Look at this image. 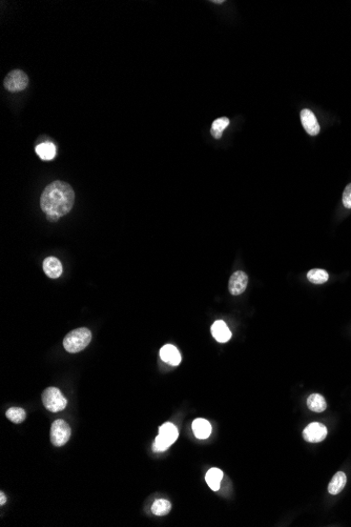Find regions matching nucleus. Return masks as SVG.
<instances>
[{
	"label": "nucleus",
	"instance_id": "1",
	"mask_svg": "<svg viewBox=\"0 0 351 527\" xmlns=\"http://www.w3.org/2000/svg\"><path fill=\"white\" fill-rule=\"evenodd\" d=\"M75 202V191L68 183L56 180L49 183L40 197L41 209L46 215L63 217L71 212Z\"/></svg>",
	"mask_w": 351,
	"mask_h": 527
},
{
	"label": "nucleus",
	"instance_id": "2",
	"mask_svg": "<svg viewBox=\"0 0 351 527\" xmlns=\"http://www.w3.org/2000/svg\"><path fill=\"white\" fill-rule=\"evenodd\" d=\"M92 332L89 328L80 327L69 331L63 339V346L68 353H79L91 343Z\"/></svg>",
	"mask_w": 351,
	"mask_h": 527
},
{
	"label": "nucleus",
	"instance_id": "3",
	"mask_svg": "<svg viewBox=\"0 0 351 527\" xmlns=\"http://www.w3.org/2000/svg\"><path fill=\"white\" fill-rule=\"evenodd\" d=\"M179 436L178 428L176 427L172 423H164L159 428V435L157 436L155 443H154V450L155 451H164L166 450L171 444L174 443L177 440Z\"/></svg>",
	"mask_w": 351,
	"mask_h": 527
},
{
	"label": "nucleus",
	"instance_id": "4",
	"mask_svg": "<svg viewBox=\"0 0 351 527\" xmlns=\"http://www.w3.org/2000/svg\"><path fill=\"white\" fill-rule=\"evenodd\" d=\"M42 403L47 411L58 413L66 408L67 400L58 389L47 388L42 393Z\"/></svg>",
	"mask_w": 351,
	"mask_h": 527
},
{
	"label": "nucleus",
	"instance_id": "5",
	"mask_svg": "<svg viewBox=\"0 0 351 527\" xmlns=\"http://www.w3.org/2000/svg\"><path fill=\"white\" fill-rule=\"evenodd\" d=\"M71 427L65 422L64 420H56L53 422L51 427V441L57 447L63 446L67 443V441L71 438Z\"/></svg>",
	"mask_w": 351,
	"mask_h": 527
},
{
	"label": "nucleus",
	"instance_id": "6",
	"mask_svg": "<svg viewBox=\"0 0 351 527\" xmlns=\"http://www.w3.org/2000/svg\"><path fill=\"white\" fill-rule=\"evenodd\" d=\"M29 84L28 75L20 69H14L10 72L5 79V87L13 93L23 91Z\"/></svg>",
	"mask_w": 351,
	"mask_h": 527
},
{
	"label": "nucleus",
	"instance_id": "7",
	"mask_svg": "<svg viewBox=\"0 0 351 527\" xmlns=\"http://www.w3.org/2000/svg\"><path fill=\"white\" fill-rule=\"evenodd\" d=\"M327 437V427L319 422L310 423L303 430V438L307 442L310 443H319L324 441Z\"/></svg>",
	"mask_w": 351,
	"mask_h": 527
},
{
	"label": "nucleus",
	"instance_id": "8",
	"mask_svg": "<svg viewBox=\"0 0 351 527\" xmlns=\"http://www.w3.org/2000/svg\"><path fill=\"white\" fill-rule=\"evenodd\" d=\"M248 284V276L246 273L242 271H238L234 273L230 278V283H228V290L234 296H239L243 294L246 290Z\"/></svg>",
	"mask_w": 351,
	"mask_h": 527
},
{
	"label": "nucleus",
	"instance_id": "9",
	"mask_svg": "<svg viewBox=\"0 0 351 527\" xmlns=\"http://www.w3.org/2000/svg\"><path fill=\"white\" fill-rule=\"evenodd\" d=\"M301 122L304 130L309 134L310 136H317L320 133V125L318 122L317 117L308 109H304L301 114Z\"/></svg>",
	"mask_w": 351,
	"mask_h": 527
},
{
	"label": "nucleus",
	"instance_id": "10",
	"mask_svg": "<svg viewBox=\"0 0 351 527\" xmlns=\"http://www.w3.org/2000/svg\"><path fill=\"white\" fill-rule=\"evenodd\" d=\"M160 357L164 362L172 366H178L181 362L180 351L171 344H166L160 349Z\"/></svg>",
	"mask_w": 351,
	"mask_h": 527
},
{
	"label": "nucleus",
	"instance_id": "11",
	"mask_svg": "<svg viewBox=\"0 0 351 527\" xmlns=\"http://www.w3.org/2000/svg\"><path fill=\"white\" fill-rule=\"evenodd\" d=\"M43 271L52 279H57L62 274V265L56 257H47L43 261Z\"/></svg>",
	"mask_w": 351,
	"mask_h": 527
},
{
	"label": "nucleus",
	"instance_id": "12",
	"mask_svg": "<svg viewBox=\"0 0 351 527\" xmlns=\"http://www.w3.org/2000/svg\"><path fill=\"white\" fill-rule=\"evenodd\" d=\"M212 335L220 343L228 342L232 338V331L224 321H216L212 326Z\"/></svg>",
	"mask_w": 351,
	"mask_h": 527
},
{
	"label": "nucleus",
	"instance_id": "13",
	"mask_svg": "<svg viewBox=\"0 0 351 527\" xmlns=\"http://www.w3.org/2000/svg\"><path fill=\"white\" fill-rule=\"evenodd\" d=\"M192 430L198 439L204 440L212 434V425L205 419H196L192 422Z\"/></svg>",
	"mask_w": 351,
	"mask_h": 527
},
{
	"label": "nucleus",
	"instance_id": "14",
	"mask_svg": "<svg viewBox=\"0 0 351 527\" xmlns=\"http://www.w3.org/2000/svg\"><path fill=\"white\" fill-rule=\"evenodd\" d=\"M347 483V477L345 472L338 471L335 476L332 477L329 485H328V491L331 495H338L344 489L345 485Z\"/></svg>",
	"mask_w": 351,
	"mask_h": 527
},
{
	"label": "nucleus",
	"instance_id": "15",
	"mask_svg": "<svg viewBox=\"0 0 351 527\" xmlns=\"http://www.w3.org/2000/svg\"><path fill=\"white\" fill-rule=\"evenodd\" d=\"M56 147L54 143L52 142H42L36 147V154L40 158L41 160L49 161L53 160L56 156Z\"/></svg>",
	"mask_w": 351,
	"mask_h": 527
},
{
	"label": "nucleus",
	"instance_id": "16",
	"mask_svg": "<svg viewBox=\"0 0 351 527\" xmlns=\"http://www.w3.org/2000/svg\"><path fill=\"white\" fill-rule=\"evenodd\" d=\"M307 406L314 413H323L327 408V403L322 395L312 394L307 399Z\"/></svg>",
	"mask_w": 351,
	"mask_h": 527
},
{
	"label": "nucleus",
	"instance_id": "17",
	"mask_svg": "<svg viewBox=\"0 0 351 527\" xmlns=\"http://www.w3.org/2000/svg\"><path fill=\"white\" fill-rule=\"evenodd\" d=\"M222 479H223V471L219 468H210L205 476L206 483L214 491L219 490Z\"/></svg>",
	"mask_w": 351,
	"mask_h": 527
},
{
	"label": "nucleus",
	"instance_id": "18",
	"mask_svg": "<svg viewBox=\"0 0 351 527\" xmlns=\"http://www.w3.org/2000/svg\"><path fill=\"white\" fill-rule=\"evenodd\" d=\"M170 509H171V504L168 500H165V499H158L152 505V513L158 517L168 515Z\"/></svg>",
	"mask_w": 351,
	"mask_h": 527
},
{
	"label": "nucleus",
	"instance_id": "19",
	"mask_svg": "<svg viewBox=\"0 0 351 527\" xmlns=\"http://www.w3.org/2000/svg\"><path fill=\"white\" fill-rule=\"evenodd\" d=\"M328 278H329L328 273L321 269L310 270L307 273V279L313 284H323V283L327 282Z\"/></svg>",
	"mask_w": 351,
	"mask_h": 527
},
{
	"label": "nucleus",
	"instance_id": "20",
	"mask_svg": "<svg viewBox=\"0 0 351 527\" xmlns=\"http://www.w3.org/2000/svg\"><path fill=\"white\" fill-rule=\"evenodd\" d=\"M228 126H230V119H228L227 117L218 118V119H216L213 122V126H212V130H210V133H212L214 138L220 139L222 137V134H223L224 130Z\"/></svg>",
	"mask_w": 351,
	"mask_h": 527
},
{
	"label": "nucleus",
	"instance_id": "21",
	"mask_svg": "<svg viewBox=\"0 0 351 527\" xmlns=\"http://www.w3.org/2000/svg\"><path fill=\"white\" fill-rule=\"evenodd\" d=\"M7 418L15 424H20L26 420L27 414L21 408H11L6 413Z\"/></svg>",
	"mask_w": 351,
	"mask_h": 527
},
{
	"label": "nucleus",
	"instance_id": "22",
	"mask_svg": "<svg viewBox=\"0 0 351 527\" xmlns=\"http://www.w3.org/2000/svg\"><path fill=\"white\" fill-rule=\"evenodd\" d=\"M342 201H343V204H344V206L346 208H351V183H349L345 187L344 193H343Z\"/></svg>",
	"mask_w": 351,
	"mask_h": 527
},
{
	"label": "nucleus",
	"instance_id": "23",
	"mask_svg": "<svg viewBox=\"0 0 351 527\" xmlns=\"http://www.w3.org/2000/svg\"><path fill=\"white\" fill-rule=\"evenodd\" d=\"M60 217L58 216H55V215H46V219L51 222H57L59 220Z\"/></svg>",
	"mask_w": 351,
	"mask_h": 527
},
{
	"label": "nucleus",
	"instance_id": "24",
	"mask_svg": "<svg viewBox=\"0 0 351 527\" xmlns=\"http://www.w3.org/2000/svg\"><path fill=\"white\" fill-rule=\"evenodd\" d=\"M6 502H7V498L4 494V491H2V493H0V505H4Z\"/></svg>",
	"mask_w": 351,
	"mask_h": 527
},
{
	"label": "nucleus",
	"instance_id": "25",
	"mask_svg": "<svg viewBox=\"0 0 351 527\" xmlns=\"http://www.w3.org/2000/svg\"><path fill=\"white\" fill-rule=\"evenodd\" d=\"M213 3H214V4H218V5H220V4H223L224 2H223V0H220V2H217V0H216V2H213Z\"/></svg>",
	"mask_w": 351,
	"mask_h": 527
}]
</instances>
